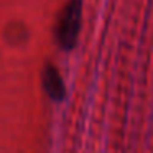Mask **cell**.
<instances>
[{"label":"cell","mask_w":153,"mask_h":153,"mask_svg":"<svg viewBox=\"0 0 153 153\" xmlns=\"http://www.w3.org/2000/svg\"><path fill=\"white\" fill-rule=\"evenodd\" d=\"M81 18H82V2L69 0L61 10L54 28L56 41L63 50H73L76 46L81 30Z\"/></svg>","instance_id":"cell-1"},{"label":"cell","mask_w":153,"mask_h":153,"mask_svg":"<svg viewBox=\"0 0 153 153\" xmlns=\"http://www.w3.org/2000/svg\"><path fill=\"white\" fill-rule=\"evenodd\" d=\"M41 81H43V87L46 94L53 100H63L66 96V87H64L63 77H61L59 71L53 66V64H46L41 73Z\"/></svg>","instance_id":"cell-2"}]
</instances>
